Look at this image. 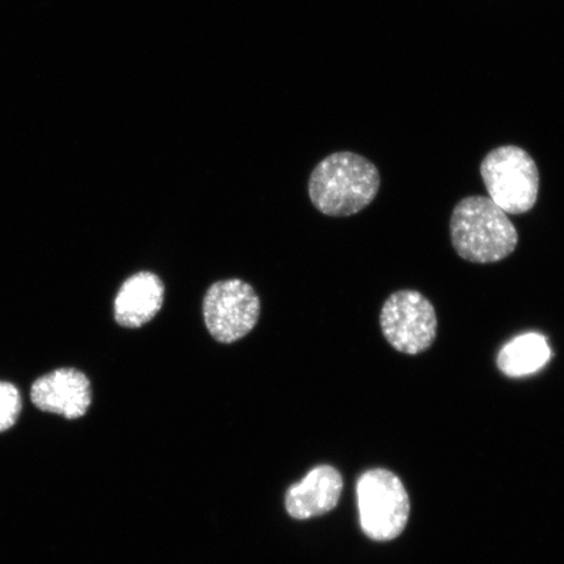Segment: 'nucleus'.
I'll return each mask as SVG.
<instances>
[{
  "instance_id": "nucleus-10",
  "label": "nucleus",
  "mask_w": 564,
  "mask_h": 564,
  "mask_svg": "<svg viewBox=\"0 0 564 564\" xmlns=\"http://www.w3.org/2000/svg\"><path fill=\"white\" fill-rule=\"evenodd\" d=\"M552 356L547 338L538 333H529L512 338L500 349L497 366L506 377L521 378L544 369Z\"/></svg>"
},
{
  "instance_id": "nucleus-1",
  "label": "nucleus",
  "mask_w": 564,
  "mask_h": 564,
  "mask_svg": "<svg viewBox=\"0 0 564 564\" xmlns=\"http://www.w3.org/2000/svg\"><path fill=\"white\" fill-rule=\"evenodd\" d=\"M380 187L378 167L361 154L337 152L316 165L308 181V195L321 214L348 217L376 199Z\"/></svg>"
},
{
  "instance_id": "nucleus-7",
  "label": "nucleus",
  "mask_w": 564,
  "mask_h": 564,
  "mask_svg": "<svg viewBox=\"0 0 564 564\" xmlns=\"http://www.w3.org/2000/svg\"><path fill=\"white\" fill-rule=\"evenodd\" d=\"M31 397L40 411L76 420L88 412L94 394L86 373L66 368L54 370L35 380Z\"/></svg>"
},
{
  "instance_id": "nucleus-3",
  "label": "nucleus",
  "mask_w": 564,
  "mask_h": 564,
  "mask_svg": "<svg viewBox=\"0 0 564 564\" xmlns=\"http://www.w3.org/2000/svg\"><path fill=\"white\" fill-rule=\"evenodd\" d=\"M479 171L490 199L506 214H527L538 203L539 167L523 148H496L484 159Z\"/></svg>"
},
{
  "instance_id": "nucleus-9",
  "label": "nucleus",
  "mask_w": 564,
  "mask_h": 564,
  "mask_svg": "<svg viewBox=\"0 0 564 564\" xmlns=\"http://www.w3.org/2000/svg\"><path fill=\"white\" fill-rule=\"evenodd\" d=\"M343 491V478L338 471L322 465L310 471L286 494L289 514L297 520H307L334 510Z\"/></svg>"
},
{
  "instance_id": "nucleus-6",
  "label": "nucleus",
  "mask_w": 564,
  "mask_h": 564,
  "mask_svg": "<svg viewBox=\"0 0 564 564\" xmlns=\"http://www.w3.org/2000/svg\"><path fill=\"white\" fill-rule=\"evenodd\" d=\"M260 308L259 295L247 282L239 279L217 281L204 295V323L216 341L237 343L256 328Z\"/></svg>"
},
{
  "instance_id": "nucleus-5",
  "label": "nucleus",
  "mask_w": 564,
  "mask_h": 564,
  "mask_svg": "<svg viewBox=\"0 0 564 564\" xmlns=\"http://www.w3.org/2000/svg\"><path fill=\"white\" fill-rule=\"evenodd\" d=\"M380 328L394 350L419 356L433 347L438 335V317L433 303L417 291L390 295L380 312Z\"/></svg>"
},
{
  "instance_id": "nucleus-2",
  "label": "nucleus",
  "mask_w": 564,
  "mask_h": 564,
  "mask_svg": "<svg viewBox=\"0 0 564 564\" xmlns=\"http://www.w3.org/2000/svg\"><path fill=\"white\" fill-rule=\"evenodd\" d=\"M449 230L457 256L470 263L502 262L519 243L518 230L509 216L485 196H468L458 202Z\"/></svg>"
},
{
  "instance_id": "nucleus-8",
  "label": "nucleus",
  "mask_w": 564,
  "mask_h": 564,
  "mask_svg": "<svg viewBox=\"0 0 564 564\" xmlns=\"http://www.w3.org/2000/svg\"><path fill=\"white\" fill-rule=\"evenodd\" d=\"M165 285L156 273L141 271L127 279L115 300L119 326L140 328L158 316L164 306Z\"/></svg>"
},
{
  "instance_id": "nucleus-11",
  "label": "nucleus",
  "mask_w": 564,
  "mask_h": 564,
  "mask_svg": "<svg viewBox=\"0 0 564 564\" xmlns=\"http://www.w3.org/2000/svg\"><path fill=\"white\" fill-rule=\"evenodd\" d=\"M21 397L18 388L0 382V433L15 426L21 413Z\"/></svg>"
},
{
  "instance_id": "nucleus-4",
  "label": "nucleus",
  "mask_w": 564,
  "mask_h": 564,
  "mask_svg": "<svg viewBox=\"0 0 564 564\" xmlns=\"http://www.w3.org/2000/svg\"><path fill=\"white\" fill-rule=\"evenodd\" d=\"M359 518L364 532L377 541L397 539L409 518V498L400 479L384 469H373L357 485Z\"/></svg>"
}]
</instances>
